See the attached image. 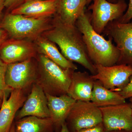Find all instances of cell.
Returning a JSON list of instances; mask_svg holds the SVG:
<instances>
[{
  "instance_id": "ba28073f",
  "label": "cell",
  "mask_w": 132,
  "mask_h": 132,
  "mask_svg": "<svg viewBox=\"0 0 132 132\" xmlns=\"http://www.w3.org/2000/svg\"><path fill=\"white\" fill-rule=\"evenodd\" d=\"M103 33L111 38L120 52L116 64H126L132 67V20L127 23L117 20L109 22Z\"/></svg>"
},
{
  "instance_id": "5bb4252c",
  "label": "cell",
  "mask_w": 132,
  "mask_h": 132,
  "mask_svg": "<svg viewBox=\"0 0 132 132\" xmlns=\"http://www.w3.org/2000/svg\"><path fill=\"white\" fill-rule=\"evenodd\" d=\"M46 94L50 118L53 121L55 131L60 132L76 101L67 94L59 96Z\"/></svg>"
},
{
  "instance_id": "d4e9b609",
  "label": "cell",
  "mask_w": 132,
  "mask_h": 132,
  "mask_svg": "<svg viewBox=\"0 0 132 132\" xmlns=\"http://www.w3.org/2000/svg\"><path fill=\"white\" fill-rule=\"evenodd\" d=\"M76 132H106L102 123L92 127L84 128Z\"/></svg>"
},
{
  "instance_id": "8fae6325",
  "label": "cell",
  "mask_w": 132,
  "mask_h": 132,
  "mask_svg": "<svg viewBox=\"0 0 132 132\" xmlns=\"http://www.w3.org/2000/svg\"><path fill=\"white\" fill-rule=\"evenodd\" d=\"M106 132L132 131V112L130 103L100 108Z\"/></svg>"
},
{
  "instance_id": "ffe728a7",
  "label": "cell",
  "mask_w": 132,
  "mask_h": 132,
  "mask_svg": "<svg viewBox=\"0 0 132 132\" xmlns=\"http://www.w3.org/2000/svg\"><path fill=\"white\" fill-rule=\"evenodd\" d=\"M14 126L15 132H53L54 130L50 118L27 116L16 120Z\"/></svg>"
},
{
  "instance_id": "4316f807",
  "label": "cell",
  "mask_w": 132,
  "mask_h": 132,
  "mask_svg": "<svg viewBox=\"0 0 132 132\" xmlns=\"http://www.w3.org/2000/svg\"><path fill=\"white\" fill-rule=\"evenodd\" d=\"M5 0H0V19L1 18L3 10L5 7Z\"/></svg>"
},
{
  "instance_id": "f546056e",
  "label": "cell",
  "mask_w": 132,
  "mask_h": 132,
  "mask_svg": "<svg viewBox=\"0 0 132 132\" xmlns=\"http://www.w3.org/2000/svg\"><path fill=\"white\" fill-rule=\"evenodd\" d=\"M9 132H15V126L14 123H13L12 125L11 129Z\"/></svg>"
},
{
  "instance_id": "cb8c5ba5",
  "label": "cell",
  "mask_w": 132,
  "mask_h": 132,
  "mask_svg": "<svg viewBox=\"0 0 132 132\" xmlns=\"http://www.w3.org/2000/svg\"><path fill=\"white\" fill-rule=\"evenodd\" d=\"M28 0H5V7L12 11L27 1Z\"/></svg>"
},
{
  "instance_id": "83f0119b",
  "label": "cell",
  "mask_w": 132,
  "mask_h": 132,
  "mask_svg": "<svg viewBox=\"0 0 132 132\" xmlns=\"http://www.w3.org/2000/svg\"><path fill=\"white\" fill-rule=\"evenodd\" d=\"M60 132H70L65 123L64 125H62L61 130Z\"/></svg>"
},
{
  "instance_id": "d6986e66",
  "label": "cell",
  "mask_w": 132,
  "mask_h": 132,
  "mask_svg": "<svg viewBox=\"0 0 132 132\" xmlns=\"http://www.w3.org/2000/svg\"><path fill=\"white\" fill-rule=\"evenodd\" d=\"M126 100L119 92L106 88L99 81L95 80L90 101L98 107L124 104Z\"/></svg>"
},
{
  "instance_id": "7a4b0ae2",
  "label": "cell",
  "mask_w": 132,
  "mask_h": 132,
  "mask_svg": "<svg viewBox=\"0 0 132 132\" xmlns=\"http://www.w3.org/2000/svg\"><path fill=\"white\" fill-rule=\"evenodd\" d=\"M91 14L85 10L75 24L82 34L88 57L94 65L106 67L116 65L119 58V50L113 44L111 38L107 40L94 31L90 22Z\"/></svg>"
},
{
  "instance_id": "8992f818",
  "label": "cell",
  "mask_w": 132,
  "mask_h": 132,
  "mask_svg": "<svg viewBox=\"0 0 132 132\" xmlns=\"http://www.w3.org/2000/svg\"><path fill=\"white\" fill-rule=\"evenodd\" d=\"M102 122L100 108L91 101H80L74 104L65 121L70 132L92 127Z\"/></svg>"
},
{
  "instance_id": "d6a6232c",
  "label": "cell",
  "mask_w": 132,
  "mask_h": 132,
  "mask_svg": "<svg viewBox=\"0 0 132 132\" xmlns=\"http://www.w3.org/2000/svg\"><path fill=\"white\" fill-rule=\"evenodd\" d=\"M92 1H93V0H86L87 2V5H89Z\"/></svg>"
},
{
  "instance_id": "6da1fadb",
  "label": "cell",
  "mask_w": 132,
  "mask_h": 132,
  "mask_svg": "<svg viewBox=\"0 0 132 132\" xmlns=\"http://www.w3.org/2000/svg\"><path fill=\"white\" fill-rule=\"evenodd\" d=\"M42 35L58 45L68 60L80 64L92 75L97 73L95 66L88 55L82 34L76 26L64 24L53 16L52 27Z\"/></svg>"
},
{
  "instance_id": "ac0fdd59",
  "label": "cell",
  "mask_w": 132,
  "mask_h": 132,
  "mask_svg": "<svg viewBox=\"0 0 132 132\" xmlns=\"http://www.w3.org/2000/svg\"><path fill=\"white\" fill-rule=\"evenodd\" d=\"M38 53L45 55L50 60L64 69L76 70V65L67 60L61 53L55 43L42 35L34 41Z\"/></svg>"
},
{
  "instance_id": "3957f363",
  "label": "cell",
  "mask_w": 132,
  "mask_h": 132,
  "mask_svg": "<svg viewBox=\"0 0 132 132\" xmlns=\"http://www.w3.org/2000/svg\"><path fill=\"white\" fill-rule=\"evenodd\" d=\"M36 60L38 73L35 83L50 95L67 94L72 74L75 71L64 69L42 54H38Z\"/></svg>"
},
{
  "instance_id": "f1b7e54d",
  "label": "cell",
  "mask_w": 132,
  "mask_h": 132,
  "mask_svg": "<svg viewBox=\"0 0 132 132\" xmlns=\"http://www.w3.org/2000/svg\"><path fill=\"white\" fill-rule=\"evenodd\" d=\"M109 132H132V131H126V130H115Z\"/></svg>"
},
{
  "instance_id": "603a6c76",
  "label": "cell",
  "mask_w": 132,
  "mask_h": 132,
  "mask_svg": "<svg viewBox=\"0 0 132 132\" xmlns=\"http://www.w3.org/2000/svg\"><path fill=\"white\" fill-rule=\"evenodd\" d=\"M118 92L125 99L132 98V75L130 77V81L127 85Z\"/></svg>"
},
{
  "instance_id": "30bf717a",
  "label": "cell",
  "mask_w": 132,
  "mask_h": 132,
  "mask_svg": "<svg viewBox=\"0 0 132 132\" xmlns=\"http://www.w3.org/2000/svg\"><path fill=\"white\" fill-rule=\"evenodd\" d=\"M38 54L34 43L29 40L10 38L0 46V57L7 64L36 59Z\"/></svg>"
},
{
  "instance_id": "9c48e42d",
  "label": "cell",
  "mask_w": 132,
  "mask_h": 132,
  "mask_svg": "<svg viewBox=\"0 0 132 132\" xmlns=\"http://www.w3.org/2000/svg\"><path fill=\"white\" fill-rule=\"evenodd\" d=\"M95 66L97 73L92 75V78L99 81L106 88L114 92H119L127 85L132 75V67L126 64Z\"/></svg>"
},
{
  "instance_id": "2e32d148",
  "label": "cell",
  "mask_w": 132,
  "mask_h": 132,
  "mask_svg": "<svg viewBox=\"0 0 132 132\" xmlns=\"http://www.w3.org/2000/svg\"><path fill=\"white\" fill-rule=\"evenodd\" d=\"M94 81L87 72L73 71L67 94L76 101H91Z\"/></svg>"
},
{
  "instance_id": "4fadbf2b",
  "label": "cell",
  "mask_w": 132,
  "mask_h": 132,
  "mask_svg": "<svg viewBox=\"0 0 132 132\" xmlns=\"http://www.w3.org/2000/svg\"><path fill=\"white\" fill-rule=\"evenodd\" d=\"M27 90L14 89L5 93L0 108V132H9L17 112L23 106L27 96Z\"/></svg>"
},
{
  "instance_id": "277c9868",
  "label": "cell",
  "mask_w": 132,
  "mask_h": 132,
  "mask_svg": "<svg viewBox=\"0 0 132 132\" xmlns=\"http://www.w3.org/2000/svg\"><path fill=\"white\" fill-rule=\"evenodd\" d=\"M53 16L34 18L19 14H7L0 22V29L11 38L34 41L52 27Z\"/></svg>"
},
{
  "instance_id": "7c38bea8",
  "label": "cell",
  "mask_w": 132,
  "mask_h": 132,
  "mask_svg": "<svg viewBox=\"0 0 132 132\" xmlns=\"http://www.w3.org/2000/svg\"><path fill=\"white\" fill-rule=\"evenodd\" d=\"M29 116L50 118L46 95L43 89L36 83L31 87V92L15 118L17 120Z\"/></svg>"
},
{
  "instance_id": "4dcf8cb0",
  "label": "cell",
  "mask_w": 132,
  "mask_h": 132,
  "mask_svg": "<svg viewBox=\"0 0 132 132\" xmlns=\"http://www.w3.org/2000/svg\"><path fill=\"white\" fill-rule=\"evenodd\" d=\"M109 2L112 3H116L118 1V0H108Z\"/></svg>"
},
{
  "instance_id": "e0dca14e",
  "label": "cell",
  "mask_w": 132,
  "mask_h": 132,
  "mask_svg": "<svg viewBox=\"0 0 132 132\" xmlns=\"http://www.w3.org/2000/svg\"><path fill=\"white\" fill-rule=\"evenodd\" d=\"M86 5V0H56V12L54 16L64 24L75 26Z\"/></svg>"
},
{
  "instance_id": "52a82bcc",
  "label": "cell",
  "mask_w": 132,
  "mask_h": 132,
  "mask_svg": "<svg viewBox=\"0 0 132 132\" xmlns=\"http://www.w3.org/2000/svg\"><path fill=\"white\" fill-rule=\"evenodd\" d=\"M37 73V62L35 58L8 64L5 82L11 90H27L36 82Z\"/></svg>"
},
{
  "instance_id": "1f68e13d",
  "label": "cell",
  "mask_w": 132,
  "mask_h": 132,
  "mask_svg": "<svg viewBox=\"0 0 132 132\" xmlns=\"http://www.w3.org/2000/svg\"><path fill=\"white\" fill-rule=\"evenodd\" d=\"M130 104L131 105V108L132 112V98H130Z\"/></svg>"
},
{
  "instance_id": "5b68a950",
  "label": "cell",
  "mask_w": 132,
  "mask_h": 132,
  "mask_svg": "<svg viewBox=\"0 0 132 132\" xmlns=\"http://www.w3.org/2000/svg\"><path fill=\"white\" fill-rule=\"evenodd\" d=\"M88 8L92 10L90 22L93 28L98 34L103 33L109 22L117 20L124 14L128 5L125 0H118L116 3L107 0H93Z\"/></svg>"
},
{
  "instance_id": "44dd1931",
  "label": "cell",
  "mask_w": 132,
  "mask_h": 132,
  "mask_svg": "<svg viewBox=\"0 0 132 132\" xmlns=\"http://www.w3.org/2000/svg\"><path fill=\"white\" fill-rule=\"evenodd\" d=\"M7 65L0 57V97L2 99L5 93L9 94L12 90L7 86L5 82Z\"/></svg>"
},
{
  "instance_id": "484cf974",
  "label": "cell",
  "mask_w": 132,
  "mask_h": 132,
  "mask_svg": "<svg viewBox=\"0 0 132 132\" xmlns=\"http://www.w3.org/2000/svg\"><path fill=\"white\" fill-rule=\"evenodd\" d=\"M8 34L4 29H0V46L7 39Z\"/></svg>"
},
{
  "instance_id": "836d02e7",
  "label": "cell",
  "mask_w": 132,
  "mask_h": 132,
  "mask_svg": "<svg viewBox=\"0 0 132 132\" xmlns=\"http://www.w3.org/2000/svg\"><path fill=\"white\" fill-rule=\"evenodd\" d=\"M2 99L0 97V108L1 106L2 103Z\"/></svg>"
},
{
  "instance_id": "9a60e30c",
  "label": "cell",
  "mask_w": 132,
  "mask_h": 132,
  "mask_svg": "<svg viewBox=\"0 0 132 132\" xmlns=\"http://www.w3.org/2000/svg\"><path fill=\"white\" fill-rule=\"evenodd\" d=\"M56 10V0H28L10 13L32 18H47L53 16Z\"/></svg>"
},
{
  "instance_id": "7402d4cb",
  "label": "cell",
  "mask_w": 132,
  "mask_h": 132,
  "mask_svg": "<svg viewBox=\"0 0 132 132\" xmlns=\"http://www.w3.org/2000/svg\"><path fill=\"white\" fill-rule=\"evenodd\" d=\"M132 20V0H129L126 12L120 18L117 20L121 23H127Z\"/></svg>"
}]
</instances>
